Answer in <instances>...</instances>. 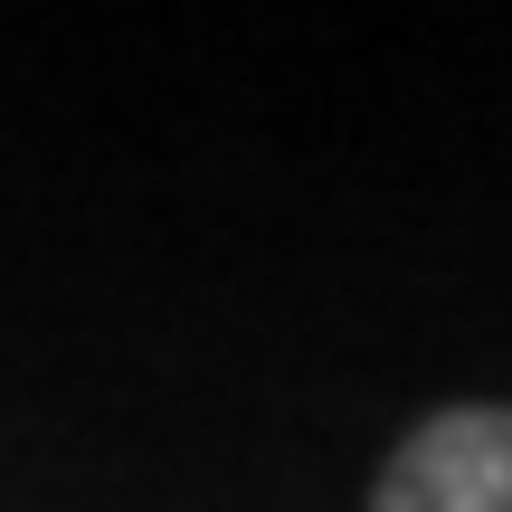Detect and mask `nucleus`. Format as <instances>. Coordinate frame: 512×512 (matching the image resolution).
<instances>
[{
    "label": "nucleus",
    "mask_w": 512,
    "mask_h": 512,
    "mask_svg": "<svg viewBox=\"0 0 512 512\" xmlns=\"http://www.w3.org/2000/svg\"><path fill=\"white\" fill-rule=\"evenodd\" d=\"M370 512H512V408H446L389 456Z\"/></svg>",
    "instance_id": "f257e3e1"
}]
</instances>
